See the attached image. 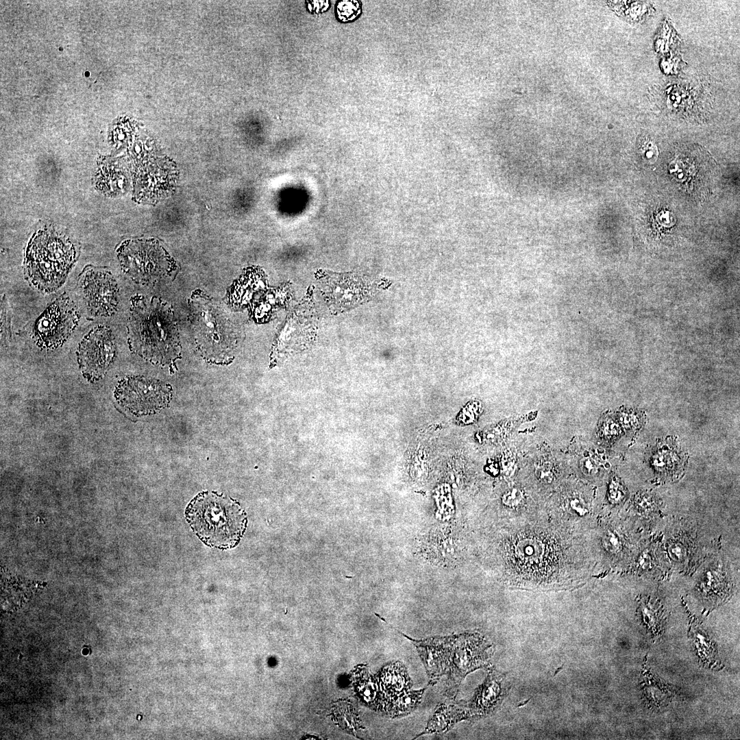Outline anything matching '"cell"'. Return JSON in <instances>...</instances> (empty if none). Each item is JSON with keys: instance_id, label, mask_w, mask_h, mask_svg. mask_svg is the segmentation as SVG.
Returning <instances> with one entry per match:
<instances>
[{"instance_id": "cell-1", "label": "cell", "mask_w": 740, "mask_h": 740, "mask_svg": "<svg viewBox=\"0 0 740 740\" xmlns=\"http://www.w3.org/2000/svg\"><path fill=\"white\" fill-rule=\"evenodd\" d=\"M127 341L130 350L146 361L175 367L181 346L171 307L156 297H132Z\"/></svg>"}, {"instance_id": "cell-2", "label": "cell", "mask_w": 740, "mask_h": 740, "mask_svg": "<svg viewBox=\"0 0 740 740\" xmlns=\"http://www.w3.org/2000/svg\"><path fill=\"white\" fill-rule=\"evenodd\" d=\"M184 515L200 541L219 550L235 547L247 524V515L236 500L210 491L195 495L186 507Z\"/></svg>"}, {"instance_id": "cell-3", "label": "cell", "mask_w": 740, "mask_h": 740, "mask_svg": "<svg viewBox=\"0 0 740 740\" xmlns=\"http://www.w3.org/2000/svg\"><path fill=\"white\" fill-rule=\"evenodd\" d=\"M76 260L75 247L67 237L51 230H39L26 249L25 274L34 287L51 293L64 283Z\"/></svg>"}, {"instance_id": "cell-4", "label": "cell", "mask_w": 740, "mask_h": 740, "mask_svg": "<svg viewBox=\"0 0 740 740\" xmlns=\"http://www.w3.org/2000/svg\"><path fill=\"white\" fill-rule=\"evenodd\" d=\"M190 326L196 349L207 361L217 365L231 362L238 331L224 308L203 294L190 301Z\"/></svg>"}, {"instance_id": "cell-5", "label": "cell", "mask_w": 740, "mask_h": 740, "mask_svg": "<svg viewBox=\"0 0 740 740\" xmlns=\"http://www.w3.org/2000/svg\"><path fill=\"white\" fill-rule=\"evenodd\" d=\"M117 256L125 274L140 284H155L174 271L170 257L155 240L126 241L117 249Z\"/></svg>"}, {"instance_id": "cell-6", "label": "cell", "mask_w": 740, "mask_h": 740, "mask_svg": "<svg viewBox=\"0 0 740 740\" xmlns=\"http://www.w3.org/2000/svg\"><path fill=\"white\" fill-rule=\"evenodd\" d=\"M445 642L449 658L445 694L455 697L467 674L489 667L493 645L477 632L446 637Z\"/></svg>"}, {"instance_id": "cell-7", "label": "cell", "mask_w": 740, "mask_h": 740, "mask_svg": "<svg viewBox=\"0 0 740 740\" xmlns=\"http://www.w3.org/2000/svg\"><path fill=\"white\" fill-rule=\"evenodd\" d=\"M117 402L137 416L156 414L169 406L173 396L170 384L145 376H127L119 382L114 392Z\"/></svg>"}, {"instance_id": "cell-8", "label": "cell", "mask_w": 740, "mask_h": 740, "mask_svg": "<svg viewBox=\"0 0 740 740\" xmlns=\"http://www.w3.org/2000/svg\"><path fill=\"white\" fill-rule=\"evenodd\" d=\"M77 306L66 293L56 298L36 320L32 337L41 349L61 346L72 334L79 320Z\"/></svg>"}, {"instance_id": "cell-9", "label": "cell", "mask_w": 740, "mask_h": 740, "mask_svg": "<svg viewBox=\"0 0 740 740\" xmlns=\"http://www.w3.org/2000/svg\"><path fill=\"white\" fill-rule=\"evenodd\" d=\"M115 355V339L111 329L103 325L94 327L82 338L77 351V362L84 378L90 382L102 379Z\"/></svg>"}, {"instance_id": "cell-10", "label": "cell", "mask_w": 740, "mask_h": 740, "mask_svg": "<svg viewBox=\"0 0 740 740\" xmlns=\"http://www.w3.org/2000/svg\"><path fill=\"white\" fill-rule=\"evenodd\" d=\"M79 281L86 308L92 315L109 317L116 312L119 291L110 271L88 267L80 274Z\"/></svg>"}, {"instance_id": "cell-11", "label": "cell", "mask_w": 740, "mask_h": 740, "mask_svg": "<svg viewBox=\"0 0 740 740\" xmlns=\"http://www.w3.org/2000/svg\"><path fill=\"white\" fill-rule=\"evenodd\" d=\"M320 287L332 312H341L367 300L372 287L367 281L353 275L328 274L320 280Z\"/></svg>"}, {"instance_id": "cell-12", "label": "cell", "mask_w": 740, "mask_h": 740, "mask_svg": "<svg viewBox=\"0 0 740 740\" xmlns=\"http://www.w3.org/2000/svg\"><path fill=\"white\" fill-rule=\"evenodd\" d=\"M317 328L312 297L307 296L290 314L276 338L275 349L288 352L306 347L314 340Z\"/></svg>"}, {"instance_id": "cell-13", "label": "cell", "mask_w": 740, "mask_h": 740, "mask_svg": "<svg viewBox=\"0 0 740 740\" xmlns=\"http://www.w3.org/2000/svg\"><path fill=\"white\" fill-rule=\"evenodd\" d=\"M504 681V675L495 669L491 670L473 698L466 704L470 718L486 715L500 704L506 692Z\"/></svg>"}, {"instance_id": "cell-14", "label": "cell", "mask_w": 740, "mask_h": 740, "mask_svg": "<svg viewBox=\"0 0 740 740\" xmlns=\"http://www.w3.org/2000/svg\"><path fill=\"white\" fill-rule=\"evenodd\" d=\"M408 639L415 645L426 669L429 684H435L448 671L449 658L445 637H432L419 641Z\"/></svg>"}, {"instance_id": "cell-15", "label": "cell", "mask_w": 740, "mask_h": 740, "mask_svg": "<svg viewBox=\"0 0 740 740\" xmlns=\"http://www.w3.org/2000/svg\"><path fill=\"white\" fill-rule=\"evenodd\" d=\"M384 704V713H387L391 702L410 689L412 683L406 667L399 661L384 667L376 678Z\"/></svg>"}, {"instance_id": "cell-16", "label": "cell", "mask_w": 740, "mask_h": 740, "mask_svg": "<svg viewBox=\"0 0 740 740\" xmlns=\"http://www.w3.org/2000/svg\"><path fill=\"white\" fill-rule=\"evenodd\" d=\"M469 713L466 704L446 705L442 704L437 707L433 716L429 720L423 732L419 736L428 733H442L449 730L456 722L469 719Z\"/></svg>"}, {"instance_id": "cell-17", "label": "cell", "mask_w": 740, "mask_h": 740, "mask_svg": "<svg viewBox=\"0 0 740 740\" xmlns=\"http://www.w3.org/2000/svg\"><path fill=\"white\" fill-rule=\"evenodd\" d=\"M356 687L362 700L369 706L384 712V704L376 678L365 673L356 680Z\"/></svg>"}, {"instance_id": "cell-18", "label": "cell", "mask_w": 740, "mask_h": 740, "mask_svg": "<svg viewBox=\"0 0 740 740\" xmlns=\"http://www.w3.org/2000/svg\"><path fill=\"white\" fill-rule=\"evenodd\" d=\"M425 689L409 690L401 694L391 702L387 714L393 717L409 714L421 702Z\"/></svg>"}, {"instance_id": "cell-19", "label": "cell", "mask_w": 740, "mask_h": 740, "mask_svg": "<svg viewBox=\"0 0 740 740\" xmlns=\"http://www.w3.org/2000/svg\"><path fill=\"white\" fill-rule=\"evenodd\" d=\"M652 462L656 470L668 472L676 469L680 465L681 459L676 450L669 447H661L654 452Z\"/></svg>"}, {"instance_id": "cell-20", "label": "cell", "mask_w": 740, "mask_h": 740, "mask_svg": "<svg viewBox=\"0 0 740 740\" xmlns=\"http://www.w3.org/2000/svg\"><path fill=\"white\" fill-rule=\"evenodd\" d=\"M360 2L358 1H342L338 3L336 12L338 18L344 22L357 18L361 12Z\"/></svg>"}, {"instance_id": "cell-21", "label": "cell", "mask_w": 740, "mask_h": 740, "mask_svg": "<svg viewBox=\"0 0 740 740\" xmlns=\"http://www.w3.org/2000/svg\"><path fill=\"white\" fill-rule=\"evenodd\" d=\"M11 312L8 301L3 297L1 300V340H8L11 335L10 328Z\"/></svg>"}, {"instance_id": "cell-22", "label": "cell", "mask_w": 740, "mask_h": 740, "mask_svg": "<svg viewBox=\"0 0 740 740\" xmlns=\"http://www.w3.org/2000/svg\"><path fill=\"white\" fill-rule=\"evenodd\" d=\"M641 613L643 615V620L645 624L651 628L652 630L656 627L660 626L658 622L659 618L658 617V613L656 612L654 608L649 604H643L641 606Z\"/></svg>"}, {"instance_id": "cell-23", "label": "cell", "mask_w": 740, "mask_h": 740, "mask_svg": "<svg viewBox=\"0 0 740 740\" xmlns=\"http://www.w3.org/2000/svg\"><path fill=\"white\" fill-rule=\"evenodd\" d=\"M638 150L641 155L647 158H654L657 154L656 145L650 138L646 137H643L639 139Z\"/></svg>"}, {"instance_id": "cell-24", "label": "cell", "mask_w": 740, "mask_h": 740, "mask_svg": "<svg viewBox=\"0 0 740 740\" xmlns=\"http://www.w3.org/2000/svg\"><path fill=\"white\" fill-rule=\"evenodd\" d=\"M523 500V493L518 489H513L507 492L503 497V502L509 506H517Z\"/></svg>"}, {"instance_id": "cell-25", "label": "cell", "mask_w": 740, "mask_h": 740, "mask_svg": "<svg viewBox=\"0 0 740 740\" xmlns=\"http://www.w3.org/2000/svg\"><path fill=\"white\" fill-rule=\"evenodd\" d=\"M536 476L545 482H550L553 479V473L550 466L542 465L536 469Z\"/></svg>"}, {"instance_id": "cell-26", "label": "cell", "mask_w": 740, "mask_h": 740, "mask_svg": "<svg viewBox=\"0 0 740 740\" xmlns=\"http://www.w3.org/2000/svg\"><path fill=\"white\" fill-rule=\"evenodd\" d=\"M580 467L582 471L588 475L593 474L597 471L596 465L590 458H584L581 460Z\"/></svg>"}, {"instance_id": "cell-27", "label": "cell", "mask_w": 740, "mask_h": 740, "mask_svg": "<svg viewBox=\"0 0 740 740\" xmlns=\"http://www.w3.org/2000/svg\"><path fill=\"white\" fill-rule=\"evenodd\" d=\"M608 538V546L611 548V550H617L620 545L618 538L613 534H610Z\"/></svg>"}, {"instance_id": "cell-28", "label": "cell", "mask_w": 740, "mask_h": 740, "mask_svg": "<svg viewBox=\"0 0 740 740\" xmlns=\"http://www.w3.org/2000/svg\"><path fill=\"white\" fill-rule=\"evenodd\" d=\"M617 426L614 423H608L604 426L603 432L605 435H613L617 432Z\"/></svg>"}, {"instance_id": "cell-29", "label": "cell", "mask_w": 740, "mask_h": 740, "mask_svg": "<svg viewBox=\"0 0 740 740\" xmlns=\"http://www.w3.org/2000/svg\"><path fill=\"white\" fill-rule=\"evenodd\" d=\"M618 488L619 486L617 483L612 484L610 486V497L615 501L621 497V491Z\"/></svg>"}]
</instances>
